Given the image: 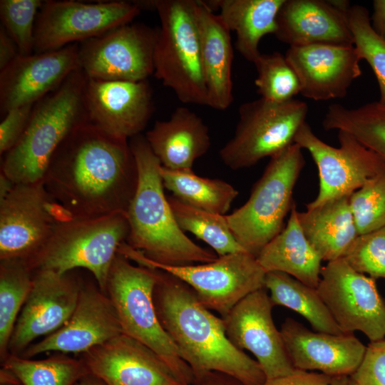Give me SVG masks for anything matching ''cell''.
Returning <instances> with one entry per match:
<instances>
[{
	"mask_svg": "<svg viewBox=\"0 0 385 385\" xmlns=\"http://www.w3.org/2000/svg\"><path fill=\"white\" fill-rule=\"evenodd\" d=\"M316 289L342 332H361L370 342L385 339V299L375 279L341 258L322 267Z\"/></svg>",
	"mask_w": 385,
	"mask_h": 385,
	"instance_id": "13",
	"label": "cell"
},
{
	"mask_svg": "<svg viewBox=\"0 0 385 385\" xmlns=\"http://www.w3.org/2000/svg\"><path fill=\"white\" fill-rule=\"evenodd\" d=\"M74 271L33 272L30 292L9 341V354L21 356L35 340L53 333L68 320L83 282Z\"/></svg>",
	"mask_w": 385,
	"mask_h": 385,
	"instance_id": "16",
	"label": "cell"
},
{
	"mask_svg": "<svg viewBox=\"0 0 385 385\" xmlns=\"http://www.w3.org/2000/svg\"><path fill=\"white\" fill-rule=\"evenodd\" d=\"M71 217L48 193L43 180L14 184L0 200V260L28 263L57 224Z\"/></svg>",
	"mask_w": 385,
	"mask_h": 385,
	"instance_id": "11",
	"label": "cell"
},
{
	"mask_svg": "<svg viewBox=\"0 0 385 385\" xmlns=\"http://www.w3.org/2000/svg\"><path fill=\"white\" fill-rule=\"evenodd\" d=\"M253 63L257 73L255 85L260 98L283 103L300 93L298 78L284 55L277 51L261 53Z\"/></svg>",
	"mask_w": 385,
	"mask_h": 385,
	"instance_id": "36",
	"label": "cell"
},
{
	"mask_svg": "<svg viewBox=\"0 0 385 385\" xmlns=\"http://www.w3.org/2000/svg\"><path fill=\"white\" fill-rule=\"evenodd\" d=\"M129 143L137 165L138 184L126 212V243L148 259L165 265L215 260L218 256L195 244L179 227L164 192L161 164L145 136L138 135Z\"/></svg>",
	"mask_w": 385,
	"mask_h": 385,
	"instance_id": "3",
	"label": "cell"
},
{
	"mask_svg": "<svg viewBox=\"0 0 385 385\" xmlns=\"http://www.w3.org/2000/svg\"><path fill=\"white\" fill-rule=\"evenodd\" d=\"M86 81L79 68L34 104L24 134L1 162V173L14 184L42 180L63 141L88 120L83 103Z\"/></svg>",
	"mask_w": 385,
	"mask_h": 385,
	"instance_id": "4",
	"label": "cell"
},
{
	"mask_svg": "<svg viewBox=\"0 0 385 385\" xmlns=\"http://www.w3.org/2000/svg\"><path fill=\"white\" fill-rule=\"evenodd\" d=\"M200 52L208 96V106L220 111L233 102L232 66L233 50L230 31L219 14L203 2L194 0Z\"/></svg>",
	"mask_w": 385,
	"mask_h": 385,
	"instance_id": "25",
	"label": "cell"
},
{
	"mask_svg": "<svg viewBox=\"0 0 385 385\" xmlns=\"http://www.w3.org/2000/svg\"><path fill=\"white\" fill-rule=\"evenodd\" d=\"M359 235L385 226V165L349 197Z\"/></svg>",
	"mask_w": 385,
	"mask_h": 385,
	"instance_id": "38",
	"label": "cell"
},
{
	"mask_svg": "<svg viewBox=\"0 0 385 385\" xmlns=\"http://www.w3.org/2000/svg\"><path fill=\"white\" fill-rule=\"evenodd\" d=\"M338 140L339 147L328 145L307 122L295 136L294 143L309 153L318 170L319 191L307 209L351 195L385 165L384 158L349 133L338 131Z\"/></svg>",
	"mask_w": 385,
	"mask_h": 385,
	"instance_id": "15",
	"label": "cell"
},
{
	"mask_svg": "<svg viewBox=\"0 0 385 385\" xmlns=\"http://www.w3.org/2000/svg\"><path fill=\"white\" fill-rule=\"evenodd\" d=\"M34 104L10 110L0 123V153L6 154L20 140L29 123Z\"/></svg>",
	"mask_w": 385,
	"mask_h": 385,
	"instance_id": "42",
	"label": "cell"
},
{
	"mask_svg": "<svg viewBox=\"0 0 385 385\" xmlns=\"http://www.w3.org/2000/svg\"><path fill=\"white\" fill-rule=\"evenodd\" d=\"M344 258L356 271L385 279V226L359 235Z\"/></svg>",
	"mask_w": 385,
	"mask_h": 385,
	"instance_id": "40",
	"label": "cell"
},
{
	"mask_svg": "<svg viewBox=\"0 0 385 385\" xmlns=\"http://www.w3.org/2000/svg\"><path fill=\"white\" fill-rule=\"evenodd\" d=\"M329 385H348V376H334L332 377Z\"/></svg>",
	"mask_w": 385,
	"mask_h": 385,
	"instance_id": "48",
	"label": "cell"
},
{
	"mask_svg": "<svg viewBox=\"0 0 385 385\" xmlns=\"http://www.w3.org/2000/svg\"><path fill=\"white\" fill-rule=\"evenodd\" d=\"M374 11L371 16V27L374 31L385 40V0L373 1Z\"/></svg>",
	"mask_w": 385,
	"mask_h": 385,
	"instance_id": "46",
	"label": "cell"
},
{
	"mask_svg": "<svg viewBox=\"0 0 385 385\" xmlns=\"http://www.w3.org/2000/svg\"><path fill=\"white\" fill-rule=\"evenodd\" d=\"M160 25L154 75L183 103L208 106L194 0H154Z\"/></svg>",
	"mask_w": 385,
	"mask_h": 385,
	"instance_id": "8",
	"label": "cell"
},
{
	"mask_svg": "<svg viewBox=\"0 0 385 385\" xmlns=\"http://www.w3.org/2000/svg\"><path fill=\"white\" fill-rule=\"evenodd\" d=\"M1 385H22L21 384H1Z\"/></svg>",
	"mask_w": 385,
	"mask_h": 385,
	"instance_id": "49",
	"label": "cell"
},
{
	"mask_svg": "<svg viewBox=\"0 0 385 385\" xmlns=\"http://www.w3.org/2000/svg\"><path fill=\"white\" fill-rule=\"evenodd\" d=\"M322 126L325 130L349 133L385 160V103L377 101L353 108L331 104Z\"/></svg>",
	"mask_w": 385,
	"mask_h": 385,
	"instance_id": "32",
	"label": "cell"
},
{
	"mask_svg": "<svg viewBox=\"0 0 385 385\" xmlns=\"http://www.w3.org/2000/svg\"><path fill=\"white\" fill-rule=\"evenodd\" d=\"M43 181L72 217L92 218L126 214L137 188L138 170L128 140L86 120L58 147Z\"/></svg>",
	"mask_w": 385,
	"mask_h": 385,
	"instance_id": "1",
	"label": "cell"
},
{
	"mask_svg": "<svg viewBox=\"0 0 385 385\" xmlns=\"http://www.w3.org/2000/svg\"><path fill=\"white\" fill-rule=\"evenodd\" d=\"M76 385H106L103 381L91 374H86L82 377Z\"/></svg>",
	"mask_w": 385,
	"mask_h": 385,
	"instance_id": "47",
	"label": "cell"
},
{
	"mask_svg": "<svg viewBox=\"0 0 385 385\" xmlns=\"http://www.w3.org/2000/svg\"><path fill=\"white\" fill-rule=\"evenodd\" d=\"M34 272L21 260H0V358L9 355V344L30 292Z\"/></svg>",
	"mask_w": 385,
	"mask_h": 385,
	"instance_id": "33",
	"label": "cell"
},
{
	"mask_svg": "<svg viewBox=\"0 0 385 385\" xmlns=\"http://www.w3.org/2000/svg\"><path fill=\"white\" fill-rule=\"evenodd\" d=\"M349 197L342 196L297 212L305 237L322 261L344 258L359 235Z\"/></svg>",
	"mask_w": 385,
	"mask_h": 385,
	"instance_id": "27",
	"label": "cell"
},
{
	"mask_svg": "<svg viewBox=\"0 0 385 385\" xmlns=\"http://www.w3.org/2000/svg\"><path fill=\"white\" fill-rule=\"evenodd\" d=\"M273 307L263 287L243 298L222 318L229 340L237 349L255 356L267 380L297 371L287 355L280 330L274 324Z\"/></svg>",
	"mask_w": 385,
	"mask_h": 385,
	"instance_id": "17",
	"label": "cell"
},
{
	"mask_svg": "<svg viewBox=\"0 0 385 385\" xmlns=\"http://www.w3.org/2000/svg\"><path fill=\"white\" fill-rule=\"evenodd\" d=\"M81 68L78 43L29 55H19L0 71V112L36 102L57 89Z\"/></svg>",
	"mask_w": 385,
	"mask_h": 385,
	"instance_id": "20",
	"label": "cell"
},
{
	"mask_svg": "<svg viewBox=\"0 0 385 385\" xmlns=\"http://www.w3.org/2000/svg\"><path fill=\"white\" fill-rule=\"evenodd\" d=\"M2 366L11 370L22 385H76L88 374L81 359L62 353L39 360L9 354Z\"/></svg>",
	"mask_w": 385,
	"mask_h": 385,
	"instance_id": "34",
	"label": "cell"
},
{
	"mask_svg": "<svg viewBox=\"0 0 385 385\" xmlns=\"http://www.w3.org/2000/svg\"><path fill=\"white\" fill-rule=\"evenodd\" d=\"M128 234L125 213L71 217L57 224L42 249L26 264L33 272L51 270L63 274L85 269L106 293L111 266Z\"/></svg>",
	"mask_w": 385,
	"mask_h": 385,
	"instance_id": "6",
	"label": "cell"
},
{
	"mask_svg": "<svg viewBox=\"0 0 385 385\" xmlns=\"http://www.w3.org/2000/svg\"><path fill=\"white\" fill-rule=\"evenodd\" d=\"M142 1H43L34 29V53L58 50L131 23Z\"/></svg>",
	"mask_w": 385,
	"mask_h": 385,
	"instance_id": "12",
	"label": "cell"
},
{
	"mask_svg": "<svg viewBox=\"0 0 385 385\" xmlns=\"http://www.w3.org/2000/svg\"><path fill=\"white\" fill-rule=\"evenodd\" d=\"M17 45L5 29L0 26V71L5 68L18 56Z\"/></svg>",
	"mask_w": 385,
	"mask_h": 385,
	"instance_id": "44",
	"label": "cell"
},
{
	"mask_svg": "<svg viewBox=\"0 0 385 385\" xmlns=\"http://www.w3.org/2000/svg\"><path fill=\"white\" fill-rule=\"evenodd\" d=\"M331 379L322 373L297 370L290 375L266 380L263 385H329Z\"/></svg>",
	"mask_w": 385,
	"mask_h": 385,
	"instance_id": "43",
	"label": "cell"
},
{
	"mask_svg": "<svg viewBox=\"0 0 385 385\" xmlns=\"http://www.w3.org/2000/svg\"><path fill=\"white\" fill-rule=\"evenodd\" d=\"M118 252L137 265L166 272L188 284L200 302L225 317L250 293L265 287V271L247 252L218 257L201 265L172 266L156 263L123 242Z\"/></svg>",
	"mask_w": 385,
	"mask_h": 385,
	"instance_id": "9",
	"label": "cell"
},
{
	"mask_svg": "<svg viewBox=\"0 0 385 385\" xmlns=\"http://www.w3.org/2000/svg\"><path fill=\"white\" fill-rule=\"evenodd\" d=\"M145 138L161 165L170 170H191L210 149L208 127L190 108H175L170 118L156 120Z\"/></svg>",
	"mask_w": 385,
	"mask_h": 385,
	"instance_id": "26",
	"label": "cell"
},
{
	"mask_svg": "<svg viewBox=\"0 0 385 385\" xmlns=\"http://www.w3.org/2000/svg\"><path fill=\"white\" fill-rule=\"evenodd\" d=\"M304 164L302 148L296 143L271 157L247 202L225 215L235 239L255 257L282 230Z\"/></svg>",
	"mask_w": 385,
	"mask_h": 385,
	"instance_id": "7",
	"label": "cell"
},
{
	"mask_svg": "<svg viewBox=\"0 0 385 385\" xmlns=\"http://www.w3.org/2000/svg\"><path fill=\"white\" fill-rule=\"evenodd\" d=\"M40 0H1V26L18 46L20 55L34 53V29Z\"/></svg>",
	"mask_w": 385,
	"mask_h": 385,
	"instance_id": "39",
	"label": "cell"
},
{
	"mask_svg": "<svg viewBox=\"0 0 385 385\" xmlns=\"http://www.w3.org/2000/svg\"><path fill=\"white\" fill-rule=\"evenodd\" d=\"M346 19L360 59L369 63L376 76L380 93L379 101L385 103V40L372 29L366 7L351 6Z\"/></svg>",
	"mask_w": 385,
	"mask_h": 385,
	"instance_id": "37",
	"label": "cell"
},
{
	"mask_svg": "<svg viewBox=\"0 0 385 385\" xmlns=\"http://www.w3.org/2000/svg\"><path fill=\"white\" fill-rule=\"evenodd\" d=\"M156 269L134 265L118 252L111 266L106 293L116 311L123 334L153 351L185 385L195 381V375L181 358L163 328L155 307Z\"/></svg>",
	"mask_w": 385,
	"mask_h": 385,
	"instance_id": "5",
	"label": "cell"
},
{
	"mask_svg": "<svg viewBox=\"0 0 385 385\" xmlns=\"http://www.w3.org/2000/svg\"><path fill=\"white\" fill-rule=\"evenodd\" d=\"M346 13L339 11L330 0H284L277 14L274 35L289 46H351L354 38Z\"/></svg>",
	"mask_w": 385,
	"mask_h": 385,
	"instance_id": "24",
	"label": "cell"
},
{
	"mask_svg": "<svg viewBox=\"0 0 385 385\" xmlns=\"http://www.w3.org/2000/svg\"><path fill=\"white\" fill-rule=\"evenodd\" d=\"M284 56L298 78L300 93L314 101L345 97L361 75V60L354 46H289Z\"/></svg>",
	"mask_w": 385,
	"mask_h": 385,
	"instance_id": "22",
	"label": "cell"
},
{
	"mask_svg": "<svg viewBox=\"0 0 385 385\" xmlns=\"http://www.w3.org/2000/svg\"><path fill=\"white\" fill-rule=\"evenodd\" d=\"M188 385H244L235 378L227 374L211 371L195 379L192 384Z\"/></svg>",
	"mask_w": 385,
	"mask_h": 385,
	"instance_id": "45",
	"label": "cell"
},
{
	"mask_svg": "<svg viewBox=\"0 0 385 385\" xmlns=\"http://www.w3.org/2000/svg\"><path fill=\"white\" fill-rule=\"evenodd\" d=\"M80 359L106 385H185L153 351L123 333Z\"/></svg>",
	"mask_w": 385,
	"mask_h": 385,
	"instance_id": "21",
	"label": "cell"
},
{
	"mask_svg": "<svg viewBox=\"0 0 385 385\" xmlns=\"http://www.w3.org/2000/svg\"><path fill=\"white\" fill-rule=\"evenodd\" d=\"M168 199L181 230L190 232L204 241L215 251L218 257L247 252L234 237L225 215L189 206L172 195Z\"/></svg>",
	"mask_w": 385,
	"mask_h": 385,
	"instance_id": "35",
	"label": "cell"
},
{
	"mask_svg": "<svg viewBox=\"0 0 385 385\" xmlns=\"http://www.w3.org/2000/svg\"><path fill=\"white\" fill-rule=\"evenodd\" d=\"M280 332L295 369L317 371L330 377L351 374L361 364L366 350V346L352 333L312 331L292 318L283 322Z\"/></svg>",
	"mask_w": 385,
	"mask_h": 385,
	"instance_id": "23",
	"label": "cell"
},
{
	"mask_svg": "<svg viewBox=\"0 0 385 385\" xmlns=\"http://www.w3.org/2000/svg\"><path fill=\"white\" fill-rule=\"evenodd\" d=\"M164 188L174 197L189 206L225 215L238 195L230 183L217 178L196 175L191 170H170L160 166Z\"/></svg>",
	"mask_w": 385,
	"mask_h": 385,
	"instance_id": "31",
	"label": "cell"
},
{
	"mask_svg": "<svg viewBox=\"0 0 385 385\" xmlns=\"http://www.w3.org/2000/svg\"><path fill=\"white\" fill-rule=\"evenodd\" d=\"M348 385H385V339L369 342L361 364L348 376Z\"/></svg>",
	"mask_w": 385,
	"mask_h": 385,
	"instance_id": "41",
	"label": "cell"
},
{
	"mask_svg": "<svg viewBox=\"0 0 385 385\" xmlns=\"http://www.w3.org/2000/svg\"><path fill=\"white\" fill-rule=\"evenodd\" d=\"M122 333L108 294L96 282L83 281L76 308L65 324L31 344L20 356L31 359L47 351L83 354Z\"/></svg>",
	"mask_w": 385,
	"mask_h": 385,
	"instance_id": "18",
	"label": "cell"
},
{
	"mask_svg": "<svg viewBox=\"0 0 385 385\" xmlns=\"http://www.w3.org/2000/svg\"><path fill=\"white\" fill-rule=\"evenodd\" d=\"M294 202L284 228L257 256L265 272L286 273L301 282L317 288L322 260L305 237Z\"/></svg>",
	"mask_w": 385,
	"mask_h": 385,
	"instance_id": "28",
	"label": "cell"
},
{
	"mask_svg": "<svg viewBox=\"0 0 385 385\" xmlns=\"http://www.w3.org/2000/svg\"><path fill=\"white\" fill-rule=\"evenodd\" d=\"M158 28L128 23L78 43L81 69L87 78L138 82L154 74Z\"/></svg>",
	"mask_w": 385,
	"mask_h": 385,
	"instance_id": "14",
	"label": "cell"
},
{
	"mask_svg": "<svg viewBox=\"0 0 385 385\" xmlns=\"http://www.w3.org/2000/svg\"><path fill=\"white\" fill-rule=\"evenodd\" d=\"M213 11L220 10V16L236 36L235 47L248 61L254 63L261 53L260 40L267 34H274L277 16L284 0H215L203 1Z\"/></svg>",
	"mask_w": 385,
	"mask_h": 385,
	"instance_id": "29",
	"label": "cell"
},
{
	"mask_svg": "<svg viewBox=\"0 0 385 385\" xmlns=\"http://www.w3.org/2000/svg\"><path fill=\"white\" fill-rule=\"evenodd\" d=\"M152 89L138 82L89 78L83 93L88 120L99 128L128 140L145 128L153 111Z\"/></svg>",
	"mask_w": 385,
	"mask_h": 385,
	"instance_id": "19",
	"label": "cell"
},
{
	"mask_svg": "<svg viewBox=\"0 0 385 385\" xmlns=\"http://www.w3.org/2000/svg\"><path fill=\"white\" fill-rule=\"evenodd\" d=\"M265 288L274 306H283L302 316L317 332L340 334L344 332L334 319L316 288L280 272H268Z\"/></svg>",
	"mask_w": 385,
	"mask_h": 385,
	"instance_id": "30",
	"label": "cell"
},
{
	"mask_svg": "<svg viewBox=\"0 0 385 385\" xmlns=\"http://www.w3.org/2000/svg\"><path fill=\"white\" fill-rule=\"evenodd\" d=\"M308 109L295 98L276 103L260 98L242 103L234 134L219 151L220 159L230 169L240 170L275 155L294 143Z\"/></svg>",
	"mask_w": 385,
	"mask_h": 385,
	"instance_id": "10",
	"label": "cell"
},
{
	"mask_svg": "<svg viewBox=\"0 0 385 385\" xmlns=\"http://www.w3.org/2000/svg\"><path fill=\"white\" fill-rule=\"evenodd\" d=\"M156 270L153 299L158 317L195 379L216 371L244 385H263L267 379L262 368L231 343L223 319L204 307L188 284Z\"/></svg>",
	"mask_w": 385,
	"mask_h": 385,
	"instance_id": "2",
	"label": "cell"
}]
</instances>
